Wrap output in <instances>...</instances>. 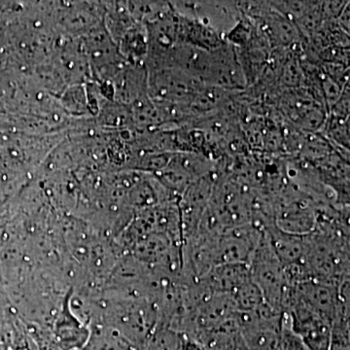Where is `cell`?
<instances>
[{"mask_svg":"<svg viewBox=\"0 0 350 350\" xmlns=\"http://www.w3.org/2000/svg\"><path fill=\"white\" fill-rule=\"evenodd\" d=\"M248 268L251 280L261 291L265 304L276 312L284 313L285 304L292 286L287 282L282 264L273 252L265 230Z\"/></svg>","mask_w":350,"mask_h":350,"instance_id":"1","label":"cell"},{"mask_svg":"<svg viewBox=\"0 0 350 350\" xmlns=\"http://www.w3.org/2000/svg\"><path fill=\"white\" fill-rule=\"evenodd\" d=\"M262 231L248 223L226 230L214 241L216 266L222 264H250L251 257L261 241Z\"/></svg>","mask_w":350,"mask_h":350,"instance_id":"2","label":"cell"},{"mask_svg":"<svg viewBox=\"0 0 350 350\" xmlns=\"http://www.w3.org/2000/svg\"><path fill=\"white\" fill-rule=\"evenodd\" d=\"M250 278L246 264H222L214 267L200 278L213 294L232 295Z\"/></svg>","mask_w":350,"mask_h":350,"instance_id":"3","label":"cell"},{"mask_svg":"<svg viewBox=\"0 0 350 350\" xmlns=\"http://www.w3.org/2000/svg\"><path fill=\"white\" fill-rule=\"evenodd\" d=\"M81 350H138L118 331L103 323L93 324Z\"/></svg>","mask_w":350,"mask_h":350,"instance_id":"4","label":"cell"},{"mask_svg":"<svg viewBox=\"0 0 350 350\" xmlns=\"http://www.w3.org/2000/svg\"><path fill=\"white\" fill-rule=\"evenodd\" d=\"M184 336L169 326L158 323L149 336L144 350H182Z\"/></svg>","mask_w":350,"mask_h":350,"instance_id":"5","label":"cell"},{"mask_svg":"<svg viewBox=\"0 0 350 350\" xmlns=\"http://www.w3.org/2000/svg\"><path fill=\"white\" fill-rule=\"evenodd\" d=\"M238 312H251L257 310L265 304L259 288L251 278L231 295Z\"/></svg>","mask_w":350,"mask_h":350,"instance_id":"6","label":"cell"},{"mask_svg":"<svg viewBox=\"0 0 350 350\" xmlns=\"http://www.w3.org/2000/svg\"><path fill=\"white\" fill-rule=\"evenodd\" d=\"M323 126L326 128V137L330 139V144H337L344 150L349 151V119L338 118L331 115L330 119L325 122Z\"/></svg>","mask_w":350,"mask_h":350,"instance_id":"7","label":"cell"},{"mask_svg":"<svg viewBox=\"0 0 350 350\" xmlns=\"http://www.w3.org/2000/svg\"><path fill=\"white\" fill-rule=\"evenodd\" d=\"M280 350H308L300 337L290 328L286 314H285V321L282 327V338H280Z\"/></svg>","mask_w":350,"mask_h":350,"instance_id":"8","label":"cell"},{"mask_svg":"<svg viewBox=\"0 0 350 350\" xmlns=\"http://www.w3.org/2000/svg\"><path fill=\"white\" fill-rule=\"evenodd\" d=\"M349 1H324L321 2L322 21L337 20L344 11Z\"/></svg>","mask_w":350,"mask_h":350,"instance_id":"9","label":"cell"},{"mask_svg":"<svg viewBox=\"0 0 350 350\" xmlns=\"http://www.w3.org/2000/svg\"><path fill=\"white\" fill-rule=\"evenodd\" d=\"M337 21L338 27H340L345 33L347 32V34H349V4L345 6L344 11L338 16Z\"/></svg>","mask_w":350,"mask_h":350,"instance_id":"10","label":"cell"},{"mask_svg":"<svg viewBox=\"0 0 350 350\" xmlns=\"http://www.w3.org/2000/svg\"><path fill=\"white\" fill-rule=\"evenodd\" d=\"M182 350H206L204 345L200 344L199 340L184 337L183 349Z\"/></svg>","mask_w":350,"mask_h":350,"instance_id":"11","label":"cell"},{"mask_svg":"<svg viewBox=\"0 0 350 350\" xmlns=\"http://www.w3.org/2000/svg\"><path fill=\"white\" fill-rule=\"evenodd\" d=\"M19 350H38L36 349H31V347H27V345H25V347H22V349H20Z\"/></svg>","mask_w":350,"mask_h":350,"instance_id":"12","label":"cell"}]
</instances>
